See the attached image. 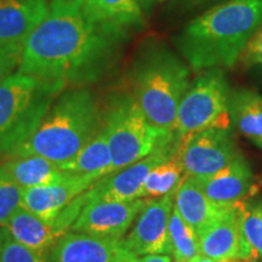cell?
Here are the masks:
<instances>
[{
    "label": "cell",
    "instance_id": "obj_14",
    "mask_svg": "<svg viewBox=\"0 0 262 262\" xmlns=\"http://www.w3.org/2000/svg\"><path fill=\"white\" fill-rule=\"evenodd\" d=\"M199 255L216 261L256 260L241 231L238 208L198 235ZM257 261V260H256Z\"/></svg>",
    "mask_w": 262,
    "mask_h": 262
},
{
    "label": "cell",
    "instance_id": "obj_8",
    "mask_svg": "<svg viewBox=\"0 0 262 262\" xmlns=\"http://www.w3.org/2000/svg\"><path fill=\"white\" fill-rule=\"evenodd\" d=\"M180 142L181 139L175 134L143 159L97 180L78 196L83 208L91 202H131L140 199L141 188L148 173L156 166L171 159L178 153Z\"/></svg>",
    "mask_w": 262,
    "mask_h": 262
},
{
    "label": "cell",
    "instance_id": "obj_26",
    "mask_svg": "<svg viewBox=\"0 0 262 262\" xmlns=\"http://www.w3.org/2000/svg\"><path fill=\"white\" fill-rule=\"evenodd\" d=\"M22 187L12 181L0 168V227H4L19 206H22Z\"/></svg>",
    "mask_w": 262,
    "mask_h": 262
},
{
    "label": "cell",
    "instance_id": "obj_10",
    "mask_svg": "<svg viewBox=\"0 0 262 262\" xmlns=\"http://www.w3.org/2000/svg\"><path fill=\"white\" fill-rule=\"evenodd\" d=\"M175 192L158 198L146 199L137 215L136 224L123 244L135 256L170 254L169 220L173 208Z\"/></svg>",
    "mask_w": 262,
    "mask_h": 262
},
{
    "label": "cell",
    "instance_id": "obj_1",
    "mask_svg": "<svg viewBox=\"0 0 262 262\" xmlns=\"http://www.w3.org/2000/svg\"><path fill=\"white\" fill-rule=\"evenodd\" d=\"M126 38V29L101 21L84 0H51L26 41L18 72L64 86L93 83L116 64Z\"/></svg>",
    "mask_w": 262,
    "mask_h": 262
},
{
    "label": "cell",
    "instance_id": "obj_29",
    "mask_svg": "<svg viewBox=\"0 0 262 262\" xmlns=\"http://www.w3.org/2000/svg\"><path fill=\"white\" fill-rule=\"evenodd\" d=\"M24 48L0 47V84L19 67Z\"/></svg>",
    "mask_w": 262,
    "mask_h": 262
},
{
    "label": "cell",
    "instance_id": "obj_21",
    "mask_svg": "<svg viewBox=\"0 0 262 262\" xmlns=\"http://www.w3.org/2000/svg\"><path fill=\"white\" fill-rule=\"evenodd\" d=\"M111 168H112V158H111L106 130L102 125L97 135L73 159L63 164L60 169L67 172L93 176L100 180L111 173Z\"/></svg>",
    "mask_w": 262,
    "mask_h": 262
},
{
    "label": "cell",
    "instance_id": "obj_13",
    "mask_svg": "<svg viewBox=\"0 0 262 262\" xmlns=\"http://www.w3.org/2000/svg\"><path fill=\"white\" fill-rule=\"evenodd\" d=\"M96 181L97 179L93 176L71 172L60 182L22 188L21 205L47 224L54 225L61 212Z\"/></svg>",
    "mask_w": 262,
    "mask_h": 262
},
{
    "label": "cell",
    "instance_id": "obj_20",
    "mask_svg": "<svg viewBox=\"0 0 262 262\" xmlns=\"http://www.w3.org/2000/svg\"><path fill=\"white\" fill-rule=\"evenodd\" d=\"M228 114L235 127L262 148V95L247 89L232 90Z\"/></svg>",
    "mask_w": 262,
    "mask_h": 262
},
{
    "label": "cell",
    "instance_id": "obj_9",
    "mask_svg": "<svg viewBox=\"0 0 262 262\" xmlns=\"http://www.w3.org/2000/svg\"><path fill=\"white\" fill-rule=\"evenodd\" d=\"M178 158L186 176H209L241 155L231 127H209L182 137Z\"/></svg>",
    "mask_w": 262,
    "mask_h": 262
},
{
    "label": "cell",
    "instance_id": "obj_24",
    "mask_svg": "<svg viewBox=\"0 0 262 262\" xmlns=\"http://www.w3.org/2000/svg\"><path fill=\"white\" fill-rule=\"evenodd\" d=\"M169 245L175 262H191L199 255L198 235L175 208L169 220Z\"/></svg>",
    "mask_w": 262,
    "mask_h": 262
},
{
    "label": "cell",
    "instance_id": "obj_34",
    "mask_svg": "<svg viewBox=\"0 0 262 262\" xmlns=\"http://www.w3.org/2000/svg\"><path fill=\"white\" fill-rule=\"evenodd\" d=\"M3 241H4V228L0 227V250L3 247Z\"/></svg>",
    "mask_w": 262,
    "mask_h": 262
},
{
    "label": "cell",
    "instance_id": "obj_5",
    "mask_svg": "<svg viewBox=\"0 0 262 262\" xmlns=\"http://www.w3.org/2000/svg\"><path fill=\"white\" fill-rule=\"evenodd\" d=\"M64 85L24 74H11L0 84V152L8 157L40 125Z\"/></svg>",
    "mask_w": 262,
    "mask_h": 262
},
{
    "label": "cell",
    "instance_id": "obj_35",
    "mask_svg": "<svg viewBox=\"0 0 262 262\" xmlns=\"http://www.w3.org/2000/svg\"><path fill=\"white\" fill-rule=\"evenodd\" d=\"M242 262H256V260H247V261H242Z\"/></svg>",
    "mask_w": 262,
    "mask_h": 262
},
{
    "label": "cell",
    "instance_id": "obj_17",
    "mask_svg": "<svg viewBox=\"0 0 262 262\" xmlns=\"http://www.w3.org/2000/svg\"><path fill=\"white\" fill-rule=\"evenodd\" d=\"M235 205H222L211 201L199 188L192 176H183L175 191L173 208L191 226L196 235L224 219L233 210Z\"/></svg>",
    "mask_w": 262,
    "mask_h": 262
},
{
    "label": "cell",
    "instance_id": "obj_6",
    "mask_svg": "<svg viewBox=\"0 0 262 262\" xmlns=\"http://www.w3.org/2000/svg\"><path fill=\"white\" fill-rule=\"evenodd\" d=\"M103 127L112 158L111 173L143 159L175 135L150 125L131 94L110 98Z\"/></svg>",
    "mask_w": 262,
    "mask_h": 262
},
{
    "label": "cell",
    "instance_id": "obj_18",
    "mask_svg": "<svg viewBox=\"0 0 262 262\" xmlns=\"http://www.w3.org/2000/svg\"><path fill=\"white\" fill-rule=\"evenodd\" d=\"M4 229L17 243L40 253H48L58 239L54 226L42 221L24 206L15 211Z\"/></svg>",
    "mask_w": 262,
    "mask_h": 262
},
{
    "label": "cell",
    "instance_id": "obj_32",
    "mask_svg": "<svg viewBox=\"0 0 262 262\" xmlns=\"http://www.w3.org/2000/svg\"><path fill=\"white\" fill-rule=\"evenodd\" d=\"M136 2L137 4H139L140 9L142 10V12H145V14H149L155 6L160 4V3H163L164 0H136Z\"/></svg>",
    "mask_w": 262,
    "mask_h": 262
},
{
    "label": "cell",
    "instance_id": "obj_23",
    "mask_svg": "<svg viewBox=\"0 0 262 262\" xmlns=\"http://www.w3.org/2000/svg\"><path fill=\"white\" fill-rule=\"evenodd\" d=\"M185 173L178 155L156 166L147 176L140 192V198H158L176 191Z\"/></svg>",
    "mask_w": 262,
    "mask_h": 262
},
{
    "label": "cell",
    "instance_id": "obj_3",
    "mask_svg": "<svg viewBox=\"0 0 262 262\" xmlns=\"http://www.w3.org/2000/svg\"><path fill=\"white\" fill-rule=\"evenodd\" d=\"M102 125L103 118L91 90L79 88L64 91L11 158L38 156L61 168L97 135Z\"/></svg>",
    "mask_w": 262,
    "mask_h": 262
},
{
    "label": "cell",
    "instance_id": "obj_33",
    "mask_svg": "<svg viewBox=\"0 0 262 262\" xmlns=\"http://www.w3.org/2000/svg\"><path fill=\"white\" fill-rule=\"evenodd\" d=\"M191 262H242V260H237V258H233V260L216 261V260H212V258H209V257L203 256V255H198V256H195Z\"/></svg>",
    "mask_w": 262,
    "mask_h": 262
},
{
    "label": "cell",
    "instance_id": "obj_2",
    "mask_svg": "<svg viewBox=\"0 0 262 262\" xmlns=\"http://www.w3.org/2000/svg\"><path fill=\"white\" fill-rule=\"evenodd\" d=\"M262 25V0H224L195 17L173 39L193 71L232 67Z\"/></svg>",
    "mask_w": 262,
    "mask_h": 262
},
{
    "label": "cell",
    "instance_id": "obj_25",
    "mask_svg": "<svg viewBox=\"0 0 262 262\" xmlns=\"http://www.w3.org/2000/svg\"><path fill=\"white\" fill-rule=\"evenodd\" d=\"M241 231L253 249L256 260H262V202L237 204Z\"/></svg>",
    "mask_w": 262,
    "mask_h": 262
},
{
    "label": "cell",
    "instance_id": "obj_15",
    "mask_svg": "<svg viewBox=\"0 0 262 262\" xmlns=\"http://www.w3.org/2000/svg\"><path fill=\"white\" fill-rule=\"evenodd\" d=\"M194 180L208 198L222 205L239 204L254 188L253 170L242 153L217 172Z\"/></svg>",
    "mask_w": 262,
    "mask_h": 262
},
{
    "label": "cell",
    "instance_id": "obj_11",
    "mask_svg": "<svg viewBox=\"0 0 262 262\" xmlns=\"http://www.w3.org/2000/svg\"><path fill=\"white\" fill-rule=\"evenodd\" d=\"M145 204L143 198L131 202L88 203L70 229L75 233L123 239Z\"/></svg>",
    "mask_w": 262,
    "mask_h": 262
},
{
    "label": "cell",
    "instance_id": "obj_7",
    "mask_svg": "<svg viewBox=\"0 0 262 262\" xmlns=\"http://www.w3.org/2000/svg\"><path fill=\"white\" fill-rule=\"evenodd\" d=\"M222 68H209L189 84L179 104L173 133L180 139L209 127H227L231 95Z\"/></svg>",
    "mask_w": 262,
    "mask_h": 262
},
{
    "label": "cell",
    "instance_id": "obj_28",
    "mask_svg": "<svg viewBox=\"0 0 262 262\" xmlns=\"http://www.w3.org/2000/svg\"><path fill=\"white\" fill-rule=\"evenodd\" d=\"M238 61L244 68L262 67V25L245 45Z\"/></svg>",
    "mask_w": 262,
    "mask_h": 262
},
{
    "label": "cell",
    "instance_id": "obj_19",
    "mask_svg": "<svg viewBox=\"0 0 262 262\" xmlns=\"http://www.w3.org/2000/svg\"><path fill=\"white\" fill-rule=\"evenodd\" d=\"M0 168L22 188L60 182L71 173L63 171L60 166L50 160L38 156L14 158L3 164Z\"/></svg>",
    "mask_w": 262,
    "mask_h": 262
},
{
    "label": "cell",
    "instance_id": "obj_22",
    "mask_svg": "<svg viewBox=\"0 0 262 262\" xmlns=\"http://www.w3.org/2000/svg\"><path fill=\"white\" fill-rule=\"evenodd\" d=\"M84 3L101 21L110 22L126 31L145 24L143 12L136 0H84Z\"/></svg>",
    "mask_w": 262,
    "mask_h": 262
},
{
    "label": "cell",
    "instance_id": "obj_12",
    "mask_svg": "<svg viewBox=\"0 0 262 262\" xmlns=\"http://www.w3.org/2000/svg\"><path fill=\"white\" fill-rule=\"evenodd\" d=\"M51 262H131L136 256L123 239L85 233H64L50 249Z\"/></svg>",
    "mask_w": 262,
    "mask_h": 262
},
{
    "label": "cell",
    "instance_id": "obj_31",
    "mask_svg": "<svg viewBox=\"0 0 262 262\" xmlns=\"http://www.w3.org/2000/svg\"><path fill=\"white\" fill-rule=\"evenodd\" d=\"M181 2L185 9H198L202 8V6L217 4V3L224 2V0H181Z\"/></svg>",
    "mask_w": 262,
    "mask_h": 262
},
{
    "label": "cell",
    "instance_id": "obj_27",
    "mask_svg": "<svg viewBox=\"0 0 262 262\" xmlns=\"http://www.w3.org/2000/svg\"><path fill=\"white\" fill-rule=\"evenodd\" d=\"M4 228V227H3ZM0 262H51L48 253L32 250L17 243L4 229V241L0 250Z\"/></svg>",
    "mask_w": 262,
    "mask_h": 262
},
{
    "label": "cell",
    "instance_id": "obj_30",
    "mask_svg": "<svg viewBox=\"0 0 262 262\" xmlns=\"http://www.w3.org/2000/svg\"><path fill=\"white\" fill-rule=\"evenodd\" d=\"M131 262H172L171 257L168 254L145 255V256H136Z\"/></svg>",
    "mask_w": 262,
    "mask_h": 262
},
{
    "label": "cell",
    "instance_id": "obj_4",
    "mask_svg": "<svg viewBox=\"0 0 262 262\" xmlns=\"http://www.w3.org/2000/svg\"><path fill=\"white\" fill-rule=\"evenodd\" d=\"M131 96L149 124L173 133L179 104L189 88V68L162 42L141 49L129 72Z\"/></svg>",
    "mask_w": 262,
    "mask_h": 262
},
{
    "label": "cell",
    "instance_id": "obj_16",
    "mask_svg": "<svg viewBox=\"0 0 262 262\" xmlns=\"http://www.w3.org/2000/svg\"><path fill=\"white\" fill-rule=\"evenodd\" d=\"M49 6L48 0H0V47L25 48Z\"/></svg>",
    "mask_w": 262,
    "mask_h": 262
}]
</instances>
